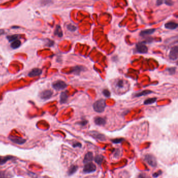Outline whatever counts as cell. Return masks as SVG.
Masks as SVG:
<instances>
[{"label": "cell", "mask_w": 178, "mask_h": 178, "mask_svg": "<svg viewBox=\"0 0 178 178\" xmlns=\"http://www.w3.org/2000/svg\"><path fill=\"white\" fill-rule=\"evenodd\" d=\"M129 82L124 79L118 78L115 80L113 83L112 87L115 93L117 94H122L129 89Z\"/></svg>", "instance_id": "obj_1"}, {"label": "cell", "mask_w": 178, "mask_h": 178, "mask_svg": "<svg viewBox=\"0 0 178 178\" xmlns=\"http://www.w3.org/2000/svg\"><path fill=\"white\" fill-rule=\"evenodd\" d=\"M106 107V101L103 99H101L97 101L93 105V108L94 110L97 112L101 113L105 111V109Z\"/></svg>", "instance_id": "obj_2"}, {"label": "cell", "mask_w": 178, "mask_h": 178, "mask_svg": "<svg viewBox=\"0 0 178 178\" xmlns=\"http://www.w3.org/2000/svg\"><path fill=\"white\" fill-rule=\"evenodd\" d=\"M97 169L96 166L92 163L85 164L83 168V172L85 173H91L96 171Z\"/></svg>", "instance_id": "obj_3"}, {"label": "cell", "mask_w": 178, "mask_h": 178, "mask_svg": "<svg viewBox=\"0 0 178 178\" xmlns=\"http://www.w3.org/2000/svg\"><path fill=\"white\" fill-rule=\"evenodd\" d=\"M144 160H145V162L150 166L152 167H155L157 166V160L155 156H154L153 155L150 154H147L145 156Z\"/></svg>", "instance_id": "obj_4"}, {"label": "cell", "mask_w": 178, "mask_h": 178, "mask_svg": "<svg viewBox=\"0 0 178 178\" xmlns=\"http://www.w3.org/2000/svg\"><path fill=\"white\" fill-rule=\"evenodd\" d=\"M52 87L56 90H61L66 88L67 84L62 81L58 80L53 83Z\"/></svg>", "instance_id": "obj_5"}, {"label": "cell", "mask_w": 178, "mask_h": 178, "mask_svg": "<svg viewBox=\"0 0 178 178\" xmlns=\"http://www.w3.org/2000/svg\"><path fill=\"white\" fill-rule=\"evenodd\" d=\"M136 49L137 52L141 54H145L148 52V48L143 42H140L136 45Z\"/></svg>", "instance_id": "obj_6"}, {"label": "cell", "mask_w": 178, "mask_h": 178, "mask_svg": "<svg viewBox=\"0 0 178 178\" xmlns=\"http://www.w3.org/2000/svg\"><path fill=\"white\" fill-rule=\"evenodd\" d=\"M177 55H178V47L177 46H174L171 49L170 53H169V57L170 60L172 61H175L177 60Z\"/></svg>", "instance_id": "obj_7"}, {"label": "cell", "mask_w": 178, "mask_h": 178, "mask_svg": "<svg viewBox=\"0 0 178 178\" xmlns=\"http://www.w3.org/2000/svg\"><path fill=\"white\" fill-rule=\"evenodd\" d=\"M53 92L51 90H45L42 91L39 94V97L41 99L48 100L52 97Z\"/></svg>", "instance_id": "obj_8"}, {"label": "cell", "mask_w": 178, "mask_h": 178, "mask_svg": "<svg viewBox=\"0 0 178 178\" xmlns=\"http://www.w3.org/2000/svg\"><path fill=\"white\" fill-rule=\"evenodd\" d=\"M8 139H9V140L13 143L16 144H18V145H22V144H24L26 142V140L17 136H10L8 137Z\"/></svg>", "instance_id": "obj_9"}, {"label": "cell", "mask_w": 178, "mask_h": 178, "mask_svg": "<svg viewBox=\"0 0 178 178\" xmlns=\"http://www.w3.org/2000/svg\"><path fill=\"white\" fill-rule=\"evenodd\" d=\"M89 133H90V134L93 137L97 139V140H100L101 141H105L106 140V137L105 136V135L98 132L91 131Z\"/></svg>", "instance_id": "obj_10"}, {"label": "cell", "mask_w": 178, "mask_h": 178, "mask_svg": "<svg viewBox=\"0 0 178 178\" xmlns=\"http://www.w3.org/2000/svg\"><path fill=\"white\" fill-rule=\"evenodd\" d=\"M85 70V68L83 66H76L73 67L72 70L68 73H72L75 75H80V73Z\"/></svg>", "instance_id": "obj_11"}, {"label": "cell", "mask_w": 178, "mask_h": 178, "mask_svg": "<svg viewBox=\"0 0 178 178\" xmlns=\"http://www.w3.org/2000/svg\"><path fill=\"white\" fill-rule=\"evenodd\" d=\"M42 74V70L38 68H35L32 69L28 74V76L30 77H36L40 76Z\"/></svg>", "instance_id": "obj_12"}, {"label": "cell", "mask_w": 178, "mask_h": 178, "mask_svg": "<svg viewBox=\"0 0 178 178\" xmlns=\"http://www.w3.org/2000/svg\"><path fill=\"white\" fill-rule=\"evenodd\" d=\"M94 158V156H93V154L91 152H88L85 155L84 159V163L85 164L91 163V162Z\"/></svg>", "instance_id": "obj_13"}, {"label": "cell", "mask_w": 178, "mask_h": 178, "mask_svg": "<svg viewBox=\"0 0 178 178\" xmlns=\"http://www.w3.org/2000/svg\"><path fill=\"white\" fill-rule=\"evenodd\" d=\"M178 26V25L177 23L174 22H169L166 23L165 25V27L166 28L170 29V30H174L176 29Z\"/></svg>", "instance_id": "obj_14"}, {"label": "cell", "mask_w": 178, "mask_h": 178, "mask_svg": "<svg viewBox=\"0 0 178 178\" xmlns=\"http://www.w3.org/2000/svg\"><path fill=\"white\" fill-rule=\"evenodd\" d=\"M94 122L96 125H104L106 123V121L105 118L100 116L96 117L94 118Z\"/></svg>", "instance_id": "obj_15"}, {"label": "cell", "mask_w": 178, "mask_h": 178, "mask_svg": "<svg viewBox=\"0 0 178 178\" xmlns=\"http://www.w3.org/2000/svg\"><path fill=\"white\" fill-rule=\"evenodd\" d=\"M68 95L67 94L66 91H64L62 92L61 94L60 95V103L61 104H65L67 101V99H68Z\"/></svg>", "instance_id": "obj_16"}, {"label": "cell", "mask_w": 178, "mask_h": 178, "mask_svg": "<svg viewBox=\"0 0 178 178\" xmlns=\"http://www.w3.org/2000/svg\"><path fill=\"white\" fill-rule=\"evenodd\" d=\"M54 34V35L57 36L59 38H61L63 37V31L60 25H56Z\"/></svg>", "instance_id": "obj_17"}, {"label": "cell", "mask_w": 178, "mask_h": 178, "mask_svg": "<svg viewBox=\"0 0 178 178\" xmlns=\"http://www.w3.org/2000/svg\"><path fill=\"white\" fill-rule=\"evenodd\" d=\"M155 31H156L155 29H149L144 30H142L140 32V35L141 36L144 37V36H145L147 35H151V34H152V33H153Z\"/></svg>", "instance_id": "obj_18"}, {"label": "cell", "mask_w": 178, "mask_h": 178, "mask_svg": "<svg viewBox=\"0 0 178 178\" xmlns=\"http://www.w3.org/2000/svg\"><path fill=\"white\" fill-rule=\"evenodd\" d=\"M13 174L6 171H0V178H12Z\"/></svg>", "instance_id": "obj_19"}, {"label": "cell", "mask_w": 178, "mask_h": 178, "mask_svg": "<svg viewBox=\"0 0 178 178\" xmlns=\"http://www.w3.org/2000/svg\"><path fill=\"white\" fill-rule=\"evenodd\" d=\"M78 170V166L76 165H72L69 168L68 171H67V174L69 175H72L74 174Z\"/></svg>", "instance_id": "obj_20"}, {"label": "cell", "mask_w": 178, "mask_h": 178, "mask_svg": "<svg viewBox=\"0 0 178 178\" xmlns=\"http://www.w3.org/2000/svg\"><path fill=\"white\" fill-rule=\"evenodd\" d=\"M152 92V91L148 90H146L143 91H142V92H141L136 93V94H135L134 95V97H141V96H144V95L145 96V95H147L151 94Z\"/></svg>", "instance_id": "obj_21"}, {"label": "cell", "mask_w": 178, "mask_h": 178, "mask_svg": "<svg viewBox=\"0 0 178 178\" xmlns=\"http://www.w3.org/2000/svg\"><path fill=\"white\" fill-rule=\"evenodd\" d=\"M21 45V42L19 40H16L12 42L11 45V47L13 49H16L18 48Z\"/></svg>", "instance_id": "obj_22"}, {"label": "cell", "mask_w": 178, "mask_h": 178, "mask_svg": "<svg viewBox=\"0 0 178 178\" xmlns=\"http://www.w3.org/2000/svg\"><path fill=\"white\" fill-rule=\"evenodd\" d=\"M157 100V98H148L147 99H146L145 101L144 102V105H151L155 103Z\"/></svg>", "instance_id": "obj_23"}, {"label": "cell", "mask_w": 178, "mask_h": 178, "mask_svg": "<svg viewBox=\"0 0 178 178\" xmlns=\"http://www.w3.org/2000/svg\"><path fill=\"white\" fill-rule=\"evenodd\" d=\"M104 160V156H103L102 155H97L95 157V162L98 164V165H101L102 164V163L103 162Z\"/></svg>", "instance_id": "obj_24"}, {"label": "cell", "mask_w": 178, "mask_h": 178, "mask_svg": "<svg viewBox=\"0 0 178 178\" xmlns=\"http://www.w3.org/2000/svg\"><path fill=\"white\" fill-rule=\"evenodd\" d=\"M18 35H9L6 36L7 39L8 40L9 42H13L16 40H17L18 38Z\"/></svg>", "instance_id": "obj_25"}, {"label": "cell", "mask_w": 178, "mask_h": 178, "mask_svg": "<svg viewBox=\"0 0 178 178\" xmlns=\"http://www.w3.org/2000/svg\"><path fill=\"white\" fill-rule=\"evenodd\" d=\"M67 29L70 31L74 32L77 30V27L75 26V25H74L73 24H70L67 25Z\"/></svg>", "instance_id": "obj_26"}, {"label": "cell", "mask_w": 178, "mask_h": 178, "mask_svg": "<svg viewBox=\"0 0 178 178\" xmlns=\"http://www.w3.org/2000/svg\"><path fill=\"white\" fill-rule=\"evenodd\" d=\"M124 139L122 138H118V139H115L114 140H112V143H114V144H120L121 143H122L123 141H124Z\"/></svg>", "instance_id": "obj_27"}, {"label": "cell", "mask_w": 178, "mask_h": 178, "mask_svg": "<svg viewBox=\"0 0 178 178\" xmlns=\"http://www.w3.org/2000/svg\"><path fill=\"white\" fill-rule=\"evenodd\" d=\"M103 94L106 97H110L111 96V93L108 89H104L103 91Z\"/></svg>", "instance_id": "obj_28"}, {"label": "cell", "mask_w": 178, "mask_h": 178, "mask_svg": "<svg viewBox=\"0 0 178 178\" xmlns=\"http://www.w3.org/2000/svg\"><path fill=\"white\" fill-rule=\"evenodd\" d=\"M47 42H46V46L47 47H52L54 45V42L53 41L50 40V39H47Z\"/></svg>", "instance_id": "obj_29"}, {"label": "cell", "mask_w": 178, "mask_h": 178, "mask_svg": "<svg viewBox=\"0 0 178 178\" xmlns=\"http://www.w3.org/2000/svg\"><path fill=\"white\" fill-rule=\"evenodd\" d=\"M162 174V171L161 170H159L157 172H155L153 174H152V176H153L154 178H157L158 176H159Z\"/></svg>", "instance_id": "obj_30"}, {"label": "cell", "mask_w": 178, "mask_h": 178, "mask_svg": "<svg viewBox=\"0 0 178 178\" xmlns=\"http://www.w3.org/2000/svg\"><path fill=\"white\" fill-rule=\"evenodd\" d=\"M137 178H149V176H148L146 174L144 173H140Z\"/></svg>", "instance_id": "obj_31"}, {"label": "cell", "mask_w": 178, "mask_h": 178, "mask_svg": "<svg viewBox=\"0 0 178 178\" xmlns=\"http://www.w3.org/2000/svg\"><path fill=\"white\" fill-rule=\"evenodd\" d=\"M168 70L169 73H170L171 75H172V74H174L175 73V70H176V68H175V67H170V68L168 69Z\"/></svg>", "instance_id": "obj_32"}, {"label": "cell", "mask_w": 178, "mask_h": 178, "mask_svg": "<svg viewBox=\"0 0 178 178\" xmlns=\"http://www.w3.org/2000/svg\"><path fill=\"white\" fill-rule=\"evenodd\" d=\"M87 123H88V121L85 120L81 121H80V122H78L77 124H78V125H80L81 126H85Z\"/></svg>", "instance_id": "obj_33"}, {"label": "cell", "mask_w": 178, "mask_h": 178, "mask_svg": "<svg viewBox=\"0 0 178 178\" xmlns=\"http://www.w3.org/2000/svg\"><path fill=\"white\" fill-rule=\"evenodd\" d=\"M120 154V150L119 149H116L115 150L114 152V156L115 157H119Z\"/></svg>", "instance_id": "obj_34"}, {"label": "cell", "mask_w": 178, "mask_h": 178, "mask_svg": "<svg viewBox=\"0 0 178 178\" xmlns=\"http://www.w3.org/2000/svg\"><path fill=\"white\" fill-rule=\"evenodd\" d=\"M73 146L74 148H76V147H80V148H81L82 147V144L80 143H79V142H76V143L73 144Z\"/></svg>", "instance_id": "obj_35"}, {"label": "cell", "mask_w": 178, "mask_h": 178, "mask_svg": "<svg viewBox=\"0 0 178 178\" xmlns=\"http://www.w3.org/2000/svg\"><path fill=\"white\" fill-rule=\"evenodd\" d=\"M165 4L167 5H169V6H171V5H173V2L171 1H166L165 2Z\"/></svg>", "instance_id": "obj_36"}, {"label": "cell", "mask_w": 178, "mask_h": 178, "mask_svg": "<svg viewBox=\"0 0 178 178\" xmlns=\"http://www.w3.org/2000/svg\"><path fill=\"white\" fill-rule=\"evenodd\" d=\"M163 3V2L162 1H160V0H158V1H157L156 2V4L157 5H160L162 4Z\"/></svg>", "instance_id": "obj_37"}, {"label": "cell", "mask_w": 178, "mask_h": 178, "mask_svg": "<svg viewBox=\"0 0 178 178\" xmlns=\"http://www.w3.org/2000/svg\"><path fill=\"white\" fill-rule=\"evenodd\" d=\"M4 30L3 29H0V36L3 35L4 33Z\"/></svg>", "instance_id": "obj_38"}, {"label": "cell", "mask_w": 178, "mask_h": 178, "mask_svg": "<svg viewBox=\"0 0 178 178\" xmlns=\"http://www.w3.org/2000/svg\"><path fill=\"white\" fill-rule=\"evenodd\" d=\"M13 28H19L18 27H12Z\"/></svg>", "instance_id": "obj_39"}, {"label": "cell", "mask_w": 178, "mask_h": 178, "mask_svg": "<svg viewBox=\"0 0 178 178\" xmlns=\"http://www.w3.org/2000/svg\"><path fill=\"white\" fill-rule=\"evenodd\" d=\"M45 178H50V177H45Z\"/></svg>", "instance_id": "obj_40"}]
</instances>
